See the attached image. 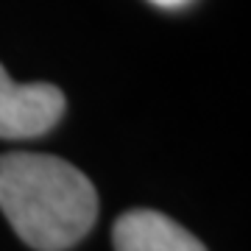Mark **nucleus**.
I'll return each mask as SVG.
<instances>
[{"instance_id": "obj_1", "label": "nucleus", "mask_w": 251, "mask_h": 251, "mask_svg": "<svg viewBox=\"0 0 251 251\" xmlns=\"http://www.w3.org/2000/svg\"><path fill=\"white\" fill-rule=\"evenodd\" d=\"M0 209L36 251L75 246L98 218V193L70 162L50 153L0 156Z\"/></svg>"}, {"instance_id": "obj_3", "label": "nucleus", "mask_w": 251, "mask_h": 251, "mask_svg": "<svg viewBox=\"0 0 251 251\" xmlns=\"http://www.w3.org/2000/svg\"><path fill=\"white\" fill-rule=\"evenodd\" d=\"M115 251H206L196 234L153 209H131L115 221Z\"/></svg>"}, {"instance_id": "obj_4", "label": "nucleus", "mask_w": 251, "mask_h": 251, "mask_svg": "<svg viewBox=\"0 0 251 251\" xmlns=\"http://www.w3.org/2000/svg\"><path fill=\"white\" fill-rule=\"evenodd\" d=\"M153 6H159V9H181V6H187L190 0H148Z\"/></svg>"}, {"instance_id": "obj_2", "label": "nucleus", "mask_w": 251, "mask_h": 251, "mask_svg": "<svg viewBox=\"0 0 251 251\" xmlns=\"http://www.w3.org/2000/svg\"><path fill=\"white\" fill-rule=\"evenodd\" d=\"M64 115V95L53 84H20L0 64V137L28 140L48 134Z\"/></svg>"}]
</instances>
